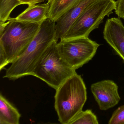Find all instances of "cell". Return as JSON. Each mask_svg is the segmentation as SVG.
I'll return each mask as SVG.
<instances>
[{
  "mask_svg": "<svg viewBox=\"0 0 124 124\" xmlns=\"http://www.w3.org/2000/svg\"><path fill=\"white\" fill-rule=\"evenodd\" d=\"M55 32V22L48 18L44 21L26 49L6 70L3 78L16 80L32 75L34 68L43 54L50 45L56 41Z\"/></svg>",
  "mask_w": 124,
  "mask_h": 124,
  "instance_id": "cell-1",
  "label": "cell"
},
{
  "mask_svg": "<svg viewBox=\"0 0 124 124\" xmlns=\"http://www.w3.org/2000/svg\"><path fill=\"white\" fill-rule=\"evenodd\" d=\"M40 26V24L21 22L11 18L4 30L0 32V71L23 53Z\"/></svg>",
  "mask_w": 124,
  "mask_h": 124,
  "instance_id": "cell-2",
  "label": "cell"
},
{
  "mask_svg": "<svg viewBox=\"0 0 124 124\" xmlns=\"http://www.w3.org/2000/svg\"><path fill=\"white\" fill-rule=\"evenodd\" d=\"M54 107L62 124L70 122L81 111L87 99L85 84L77 73L68 78L56 90Z\"/></svg>",
  "mask_w": 124,
  "mask_h": 124,
  "instance_id": "cell-3",
  "label": "cell"
},
{
  "mask_svg": "<svg viewBox=\"0 0 124 124\" xmlns=\"http://www.w3.org/2000/svg\"><path fill=\"white\" fill-rule=\"evenodd\" d=\"M57 43L55 41L48 46L36 64L32 74L55 90L77 73L76 70L60 55Z\"/></svg>",
  "mask_w": 124,
  "mask_h": 124,
  "instance_id": "cell-4",
  "label": "cell"
},
{
  "mask_svg": "<svg viewBox=\"0 0 124 124\" xmlns=\"http://www.w3.org/2000/svg\"><path fill=\"white\" fill-rule=\"evenodd\" d=\"M115 8L114 0H100L96 2L79 16L61 40L88 37L92 31L99 28L106 16L108 17L113 14Z\"/></svg>",
  "mask_w": 124,
  "mask_h": 124,
  "instance_id": "cell-5",
  "label": "cell"
},
{
  "mask_svg": "<svg viewBox=\"0 0 124 124\" xmlns=\"http://www.w3.org/2000/svg\"><path fill=\"white\" fill-rule=\"evenodd\" d=\"M60 55L76 70L92 59L100 45L88 37L61 40L57 43Z\"/></svg>",
  "mask_w": 124,
  "mask_h": 124,
  "instance_id": "cell-6",
  "label": "cell"
},
{
  "mask_svg": "<svg viewBox=\"0 0 124 124\" xmlns=\"http://www.w3.org/2000/svg\"><path fill=\"white\" fill-rule=\"evenodd\" d=\"M91 90L101 110L112 108L120 101L118 86L112 80H104L93 83Z\"/></svg>",
  "mask_w": 124,
  "mask_h": 124,
  "instance_id": "cell-7",
  "label": "cell"
},
{
  "mask_svg": "<svg viewBox=\"0 0 124 124\" xmlns=\"http://www.w3.org/2000/svg\"><path fill=\"white\" fill-rule=\"evenodd\" d=\"M103 34L107 43L124 61V25L120 18L107 19Z\"/></svg>",
  "mask_w": 124,
  "mask_h": 124,
  "instance_id": "cell-8",
  "label": "cell"
},
{
  "mask_svg": "<svg viewBox=\"0 0 124 124\" xmlns=\"http://www.w3.org/2000/svg\"><path fill=\"white\" fill-rule=\"evenodd\" d=\"M100 0H81L64 14L55 22V40H61L82 14L93 3Z\"/></svg>",
  "mask_w": 124,
  "mask_h": 124,
  "instance_id": "cell-9",
  "label": "cell"
},
{
  "mask_svg": "<svg viewBox=\"0 0 124 124\" xmlns=\"http://www.w3.org/2000/svg\"><path fill=\"white\" fill-rule=\"evenodd\" d=\"M49 7V4L48 2L46 3L37 4L29 6L14 19L16 21L21 22L37 23L41 24L47 19Z\"/></svg>",
  "mask_w": 124,
  "mask_h": 124,
  "instance_id": "cell-10",
  "label": "cell"
},
{
  "mask_svg": "<svg viewBox=\"0 0 124 124\" xmlns=\"http://www.w3.org/2000/svg\"><path fill=\"white\" fill-rule=\"evenodd\" d=\"M21 114L2 95L0 94V124H19Z\"/></svg>",
  "mask_w": 124,
  "mask_h": 124,
  "instance_id": "cell-11",
  "label": "cell"
},
{
  "mask_svg": "<svg viewBox=\"0 0 124 124\" xmlns=\"http://www.w3.org/2000/svg\"><path fill=\"white\" fill-rule=\"evenodd\" d=\"M81 0H50L47 18L53 21L57 20L64 14L78 3Z\"/></svg>",
  "mask_w": 124,
  "mask_h": 124,
  "instance_id": "cell-12",
  "label": "cell"
},
{
  "mask_svg": "<svg viewBox=\"0 0 124 124\" xmlns=\"http://www.w3.org/2000/svg\"><path fill=\"white\" fill-rule=\"evenodd\" d=\"M20 5V0H0V23L10 20L11 14Z\"/></svg>",
  "mask_w": 124,
  "mask_h": 124,
  "instance_id": "cell-13",
  "label": "cell"
},
{
  "mask_svg": "<svg viewBox=\"0 0 124 124\" xmlns=\"http://www.w3.org/2000/svg\"><path fill=\"white\" fill-rule=\"evenodd\" d=\"M96 115L90 109L79 112L69 124H98Z\"/></svg>",
  "mask_w": 124,
  "mask_h": 124,
  "instance_id": "cell-14",
  "label": "cell"
},
{
  "mask_svg": "<svg viewBox=\"0 0 124 124\" xmlns=\"http://www.w3.org/2000/svg\"><path fill=\"white\" fill-rule=\"evenodd\" d=\"M108 124H124V105L120 106L113 112Z\"/></svg>",
  "mask_w": 124,
  "mask_h": 124,
  "instance_id": "cell-15",
  "label": "cell"
},
{
  "mask_svg": "<svg viewBox=\"0 0 124 124\" xmlns=\"http://www.w3.org/2000/svg\"><path fill=\"white\" fill-rule=\"evenodd\" d=\"M115 12L120 18H124V0H117L115 1Z\"/></svg>",
  "mask_w": 124,
  "mask_h": 124,
  "instance_id": "cell-16",
  "label": "cell"
},
{
  "mask_svg": "<svg viewBox=\"0 0 124 124\" xmlns=\"http://www.w3.org/2000/svg\"><path fill=\"white\" fill-rule=\"evenodd\" d=\"M45 0L48 1L50 0H20L21 5H27L28 6L37 5L38 3L44 2Z\"/></svg>",
  "mask_w": 124,
  "mask_h": 124,
  "instance_id": "cell-17",
  "label": "cell"
},
{
  "mask_svg": "<svg viewBox=\"0 0 124 124\" xmlns=\"http://www.w3.org/2000/svg\"><path fill=\"white\" fill-rule=\"evenodd\" d=\"M123 20H124V19H123Z\"/></svg>",
  "mask_w": 124,
  "mask_h": 124,
  "instance_id": "cell-18",
  "label": "cell"
}]
</instances>
